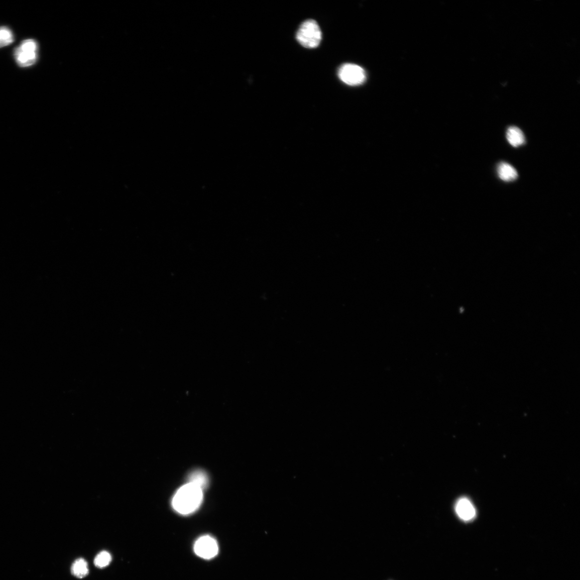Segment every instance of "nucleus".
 Instances as JSON below:
<instances>
[{"mask_svg": "<svg viewBox=\"0 0 580 580\" xmlns=\"http://www.w3.org/2000/svg\"><path fill=\"white\" fill-rule=\"evenodd\" d=\"M112 561V557L110 553L107 551H102L95 557L94 565L99 569H104L111 564Z\"/></svg>", "mask_w": 580, "mask_h": 580, "instance_id": "obj_11", "label": "nucleus"}, {"mask_svg": "<svg viewBox=\"0 0 580 580\" xmlns=\"http://www.w3.org/2000/svg\"><path fill=\"white\" fill-rule=\"evenodd\" d=\"M338 75L345 84L351 86L363 84L366 80L365 71L355 64H344L340 67Z\"/></svg>", "mask_w": 580, "mask_h": 580, "instance_id": "obj_4", "label": "nucleus"}, {"mask_svg": "<svg viewBox=\"0 0 580 580\" xmlns=\"http://www.w3.org/2000/svg\"><path fill=\"white\" fill-rule=\"evenodd\" d=\"M497 172L499 178L505 182L515 181L518 177L516 169L507 162H500L497 166Z\"/></svg>", "mask_w": 580, "mask_h": 580, "instance_id": "obj_7", "label": "nucleus"}, {"mask_svg": "<svg viewBox=\"0 0 580 580\" xmlns=\"http://www.w3.org/2000/svg\"><path fill=\"white\" fill-rule=\"evenodd\" d=\"M195 554L201 558L210 559L218 554L219 548L215 539L210 536H204L198 539L194 545Z\"/></svg>", "mask_w": 580, "mask_h": 580, "instance_id": "obj_5", "label": "nucleus"}, {"mask_svg": "<svg viewBox=\"0 0 580 580\" xmlns=\"http://www.w3.org/2000/svg\"><path fill=\"white\" fill-rule=\"evenodd\" d=\"M189 482L195 484L203 490L209 486V477L206 472L202 469H196L190 473L188 476Z\"/></svg>", "mask_w": 580, "mask_h": 580, "instance_id": "obj_9", "label": "nucleus"}, {"mask_svg": "<svg viewBox=\"0 0 580 580\" xmlns=\"http://www.w3.org/2000/svg\"><path fill=\"white\" fill-rule=\"evenodd\" d=\"M38 45L35 40L23 41L14 51V58L20 67H28L35 64L38 59Z\"/></svg>", "mask_w": 580, "mask_h": 580, "instance_id": "obj_3", "label": "nucleus"}, {"mask_svg": "<svg viewBox=\"0 0 580 580\" xmlns=\"http://www.w3.org/2000/svg\"><path fill=\"white\" fill-rule=\"evenodd\" d=\"M507 139L509 144L518 147L525 144V136L521 129L516 126L509 127L507 131Z\"/></svg>", "mask_w": 580, "mask_h": 580, "instance_id": "obj_8", "label": "nucleus"}, {"mask_svg": "<svg viewBox=\"0 0 580 580\" xmlns=\"http://www.w3.org/2000/svg\"><path fill=\"white\" fill-rule=\"evenodd\" d=\"M296 38L306 48H316L322 41V32L316 20L308 19L300 26Z\"/></svg>", "mask_w": 580, "mask_h": 580, "instance_id": "obj_2", "label": "nucleus"}, {"mask_svg": "<svg viewBox=\"0 0 580 580\" xmlns=\"http://www.w3.org/2000/svg\"><path fill=\"white\" fill-rule=\"evenodd\" d=\"M71 571L73 576L79 579L85 578L90 572L88 563L84 558H79L75 561L72 565Z\"/></svg>", "mask_w": 580, "mask_h": 580, "instance_id": "obj_10", "label": "nucleus"}, {"mask_svg": "<svg viewBox=\"0 0 580 580\" xmlns=\"http://www.w3.org/2000/svg\"><path fill=\"white\" fill-rule=\"evenodd\" d=\"M203 490L195 484L188 482L182 486L174 495L172 500L173 509L182 515L195 512L201 506L203 499Z\"/></svg>", "mask_w": 580, "mask_h": 580, "instance_id": "obj_1", "label": "nucleus"}, {"mask_svg": "<svg viewBox=\"0 0 580 580\" xmlns=\"http://www.w3.org/2000/svg\"><path fill=\"white\" fill-rule=\"evenodd\" d=\"M455 509L457 515L464 521H472L476 516L475 508L467 498H461L456 504Z\"/></svg>", "mask_w": 580, "mask_h": 580, "instance_id": "obj_6", "label": "nucleus"}, {"mask_svg": "<svg viewBox=\"0 0 580 580\" xmlns=\"http://www.w3.org/2000/svg\"><path fill=\"white\" fill-rule=\"evenodd\" d=\"M14 41L13 33L8 27H0V48L8 46Z\"/></svg>", "mask_w": 580, "mask_h": 580, "instance_id": "obj_12", "label": "nucleus"}]
</instances>
